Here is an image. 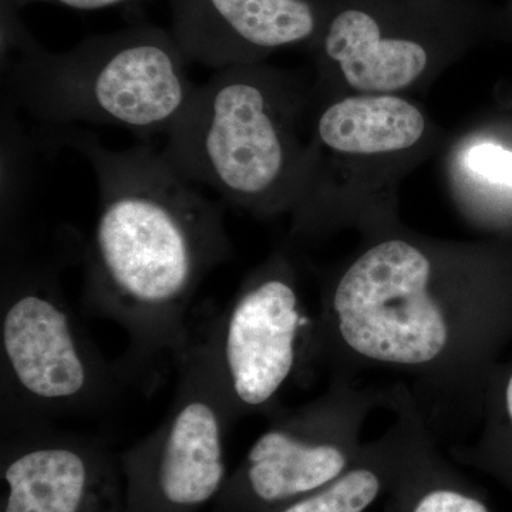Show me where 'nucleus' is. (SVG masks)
I'll list each match as a JSON object with an SVG mask.
<instances>
[{
  "mask_svg": "<svg viewBox=\"0 0 512 512\" xmlns=\"http://www.w3.org/2000/svg\"><path fill=\"white\" fill-rule=\"evenodd\" d=\"M282 269L248 281L225 311L202 323L235 419L266 406L289 379L306 319Z\"/></svg>",
  "mask_w": 512,
  "mask_h": 512,
  "instance_id": "6e6552de",
  "label": "nucleus"
},
{
  "mask_svg": "<svg viewBox=\"0 0 512 512\" xmlns=\"http://www.w3.org/2000/svg\"><path fill=\"white\" fill-rule=\"evenodd\" d=\"M407 512H490L474 495L451 485L426 487Z\"/></svg>",
  "mask_w": 512,
  "mask_h": 512,
  "instance_id": "ddd939ff",
  "label": "nucleus"
},
{
  "mask_svg": "<svg viewBox=\"0 0 512 512\" xmlns=\"http://www.w3.org/2000/svg\"><path fill=\"white\" fill-rule=\"evenodd\" d=\"M131 0H0V16H12L19 10L33 3H49V5L66 6L76 10H99L121 5Z\"/></svg>",
  "mask_w": 512,
  "mask_h": 512,
  "instance_id": "2eb2a0df",
  "label": "nucleus"
},
{
  "mask_svg": "<svg viewBox=\"0 0 512 512\" xmlns=\"http://www.w3.org/2000/svg\"><path fill=\"white\" fill-rule=\"evenodd\" d=\"M507 409H508V414H510L511 421H512V376H511L510 382H508V387H507Z\"/></svg>",
  "mask_w": 512,
  "mask_h": 512,
  "instance_id": "dca6fc26",
  "label": "nucleus"
},
{
  "mask_svg": "<svg viewBox=\"0 0 512 512\" xmlns=\"http://www.w3.org/2000/svg\"><path fill=\"white\" fill-rule=\"evenodd\" d=\"M171 35L188 62L210 69L259 63L274 50L315 42L328 0H170Z\"/></svg>",
  "mask_w": 512,
  "mask_h": 512,
  "instance_id": "9d476101",
  "label": "nucleus"
},
{
  "mask_svg": "<svg viewBox=\"0 0 512 512\" xmlns=\"http://www.w3.org/2000/svg\"><path fill=\"white\" fill-rule=\"evenodd\" d=\"M426 131L423 113L392 94H363L336 101L316 127L320 146L339 154L397 153L419 143Z\"/></svg>",
  "mask_w": 512,
  "mask_h": 512,
  "instance_id": "9b49d317",
  "label": "nucleus"
},
{
  "mask_svg": "<svg viewBox=\"0 0 512 512\" xmlns=\"http://www.w3.org/2000/svg\"><path fill=\"white\" fill-rule=\"evenodd\" d=\"M476 22L453 0H336L315 42L353 89L389 94L426 72L437 40Z\"/></svg>",
  "mask_w": 512,
  "mask_h": 512,
  "instance_id": "0eeeda50",
  "label": "nucleus"
},
{
  "mask_svg": "<svg viewBox=\"0 0 512 512\" xmlns=\"http://www.w3.org/2000/svg\"><path fill=\"white\" fill-rule=\"evenodd\" d=\"M2 431L94 409L117 375L49 275L8 272L0 309Z\"/></svg>",
  "mask_w": 512,
  "mask_h": 512,
  "instance_id": "20e7f679",
  "label": "nucleus"
},
{
  "mask_svg": "<svg viewBox=\"0 0 512 512\" xmlns=\"http://www.w3.org/2000/svg\"><path fill=\"white\" fill-rule=\"evenodd\" d=\"M427 256L402 239L370 248L340 278L333 311L340 335L377 362L421 365L446 348V318L431 298Z\"/></svg>",
  "mask_w": 512,
  "mask_h": 512,
  "instance_id": "423d86ee",
  "label": "nucleus"
},
{
  "mask_svg": "<svg viewBox=\"0 0 512 512\" xmlns=\"http://www.w3.org/2000/svg\"><path fill=\"white\" fill-rule=\"evenodd\" d=\"M467 165L474 173L483 175L493 183L512 187V153L493 144L471 148L467 154Z\"/></svg>",
  "mask_w": 512,
  "mask_h": 512,
  "instance_id": "4468645a",
  "label": "nucleus"
},
{
  "mask_svg": "<svg viewBox=\"0 0 512 512\" xmlns=\"http://www.w3.org/2000/svg\"><path fill=\"white\" fill-rule=\"evenodd\" d=\"M69 143L92 164L99 188L84 303L126 330L127 370L175 359L190 339L195 293L231 255L224 207L153 146L109 150L86 133Z\"/></svg>",
  "mask_w": 512,
  "mask_h": 512,
  "instance_id": "f257e3e1",
  "label": "nucleus"
},
{
  "mask_svg": "<svg viewBox=\"0 0 512 512\" xmlns=\"http://www.w3.org/2000/svg\"><path fill=\"white\" fill-rule=\"evenodd\" d=\"M188 60L170 30L133 26L64 52L35 42L8 63L13 99L49 124L117 126L167 134L194 93Z\"/></svg>",
  "mask_w": 512,
  "mask_h": 512,
  "instance_id": "7ed1b4c3",
  "label": "nucleus"
},
{
  "mask_svg": "<svg viewBox=\"0 0 512 512\" xmlns=\"http://www.w3.org/2000/svg\"><path fill=\"white\" fill-rule=\"evenodd\" d=\"M0 512H130L106 444L49 426L2 431Z\"/></svg>",
  "mask_w": 512,
  "mask_h": 512,
  "instance_id": "1a4fd4ad",
  "label": "nucleus"
},
{
  "mask_svg": "<svg viewBox=\"0 0 512 512\" xmlns=\"http://www.w3.org/2000/svg\"><path fill=\"white\" fill-rule=\"evenodd\" d=\"M295 93L256 64L218 70L195 86L163 150L185 180L247 210L296 201L306 153L296 146Z\"/></svg>",
  "mask_w": 512,
  "mask_h": 512,
  "instance_id": "f03ea898",
  "label": "nucleus"
},
{
  "mask_svg": "<svg viewBox=\"0 0 512 512\" xmlns=\"http://www.w3.org/2000/svg\"><path fill=\"white\" fill-rule=\"evenodd\" d=\"M178 380L163 423L119 454L130 512H200L227 484L235 420L202 326L175 357Z\"/></svg>",
  "mask_w": 512,
  "mask_h": 512,
  "instance_id": "39448f33",
  "label": "nucleus"
},
{
  "mask_svg": "<svg viewBox=\"0 0 512 512\" xmlns=\"http://www.w3.org/2000/svg\"><path fill=\"white\" fill-rule=\"evenodd\" d=\"M511 6H512V0H511ZM511 10H512V8H511Z\"/></svg>",
  "mask_w": 512,
  "mask_h": 512,
  "instance_id": "f3484780",
  "label": "nucleus"
},
{
  "mask_svg": "<svg viewBox=\"0 0 512 512\" xmlns=\"http://www.w3.org/2000/svg\"><path fill=\"white\" fill-rule=\"evenodd\" d=\"M384 481L375 467L348 468L325 487L269 512H365L382 494Z\"/></svg>",
  "mask_w": 512,
  "mask_h": 512,
  "instance_id": "f8f14e48",
  "label": "nucleus"
}]
</instances>
